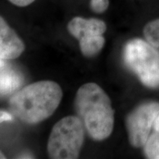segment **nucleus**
Here are the masks:
<instances>
[{"label":"nucleus","mask_w":159,"mask_h":159,"mask_svg":"<svg viewBox=\"0 0 159 159\" xmlns=\"http://www.w3.org/2000/svg\"><path fill=\"white\" fill-rule=\"evenodd\" d=\"M63 91L57 83L41 80L24 87L9 101L11 111L21 122L37 124L52 116L61 103Z\"/></svg>","instance_id":"obj_1"},{"label":"nucleus","mask_w":159,"mask_h":159,"mask_svg":"<svg viewBox=\"0 0 159 159\" xmlns=\"http://www.w3.org/2000/svg\"><path fill=\"white\" fill-rule=\"evenodd\" d=\"M75 108L85 130L94 140L107 139L113 131L114 112L110 99L94 83L83 85L77 91Z\"/></svg>","instance_id":"obj_2"},{"label":"nucleus","mask_w":159,"mask_h":159,"mask_svg":"<svg viewBox=\"0 0 159 159\" xmlns=\"http://www.w3.org/2000/svg\"><path fill=\"white\" fill-rule=\"evenodd\" d=\"M85 128L77 116H68L59 120L52 129L47 143L50 158H78L84 142Z\"/></svg>","instance_id":"obj_3"},{"label":"nucleus","mask_w":159,"mask_h":159,"mask_svg":"<svg viewBox=\"0 0 159 159\" xmlns=\"http://www.w3.org/2000/svg\"><path fill=\"white\" fill-rule=\"evenodd\" d=\"M125 63L145 85L159 86V52L150 43L131 40L124 49Z\"/></svg>","instance_id":"obj_4"},{"label":"nucleus","mask_w":159,"mask_h":159,"mask_svg":"<svg viewBox=\"0 0 159 159\" xmlns=\"http://www.w3.org/2000/svg\"><path fill=\"white\" fill-rule=\"evenodd\" d=\"M69 33L79 41L80 48L85 57H93L100 52L105 44L103 33L106 25L102 20L75 17L68 24Z\"/></svg>","instance_id":"obj_5"},{"label":"nucleus","mask_w":159,"mask_h":159,"mask_svg":"<svg viewBox=\"0 0 159 159\" xmlns=\"http://www.w3.org/2000/svg\"><path fill=\"white\" fill-rule=\"evenodd\" d=\"M158 114L159 104L157 102L142 105L129 114L126 125L129 140L133 146H144Z\"/></svg>","instance_id":"obj_6"},{"label":"nucleus","mask_w":159,"mask_h":159,"mask_svg":"<svg viewBox=\"0 0 159 159\" xmlns=\"http://www.w3.org/2000/svg\"><path fill=\"white\" fill-rule=\"evenodd\" d=\"M25 49L22 40L0 16V58L16 59L22 54Z\"/></svg>","instance_id":"obj_7"},{"label":"nucleus","mask_w":159,"mask_h":159,"mask_svg":"<svg viewBox=\"0 0 159 159\" xmlns=\"http://www.w3.org/2000/svg\"><path fill=\"white\" fill-rule=\"evenodd\" d=\"M22 77L12 69L0 70V94H7L19 88Z\"/></svg>","instance_id":"obj_8"},{"label":"nucleus","mask_w":159,"mask_h":159,"mask_svg":"<svg viewBox=\"0 0 159 159\" xmlns=\"http://www.w3.org/2000/svg\"><path fill=\"white\" fill-rule=\"evenodd\" d=\"M153 130L144 144L145 153L149 158L159 159V114L153 124Z\"/></svg>","instance_id":"obj_9"},{"label":"nucleus","mask_w":159,"mask_h":159,"mask_svg":"<svg viewBox=\"0 0 159 159\" xmlns=\"http://www.w3.org/2000/svg\"><path fill=\"white\" fill-rule=\"evenodd\" d=\"M144 35L148 43L159 48V19L150 21L145 26Z\"/></svg>","instance_id":"obj_10"},{"label":"nucleus","mask_w":159,"mask_h":159,"mask_svg":"<svg viewBox=\"0 0 159 159\" xmlns=\"http://www.w3.org/2000/svg\"><path fill=\"white\" fill-rule=\"evenodd\" d=\"M91 8L97 13H102L108 9L109 0H91Z\"/></svg>","instance_id":"obj_11"},{"label":"nucleus","mask_w":159,"mask_h":159,"mask_svg":"<svg viewBox=\"0 0 159 159\" xmlns=\"http://www.w3.org/2000/svg\"><path fill=\"white\" fill-rule=\"evenodd\" d=\"M8 1L18 7H27L34 2L35 0H8Z\"/></svg>","instance_id":"obj_12"},{"label":"nucleus","mask_w":159,"mask_h":159,"mask_svg":"<svg viewBox=\"0 0 159 159\" xmlns=\"http://www.w3.org/2000/svg\"><path fill=\"white\" fill-rule=\"evenodd\" d=\"M12 116L11 114L4 111H0V123L3 122H7V121L12 120Z\"/></svg>","instance_id":"obj_13"},{"label":"nucleus","mask_w":159,"mask_h":159,"mask_svg":"<svg viewBox=\"0 0 159 159\" xmlns=\"http://www.w3.org/2000/svg\"><path fill=\"white\" fill-rule=\"evenodd\" d=\"M5 61H4V60L0 58V69L5 66Z\"/></svg>","instance_id":"obj_14"},{"label":"nucleus","mask_w":159,"mask_h":159,"mask_svg":"<svg viewBox=\"0 0 159 159\" xmlns=\"http://www.w3.org/2000/svg\"><path fill=\"white\" fill-rule=\"evenodd\" d=\"M5 158H6L5 156L1 152V151H0V159H5Z\"/></svg>","instance_id":"obj_15"}]
</instances>
